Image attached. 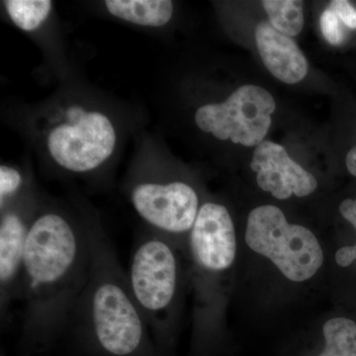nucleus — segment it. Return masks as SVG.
<instances>
[{
  "mask_svg": "<svg viewBox=\"0 0 356 356\" xmlns=\"http://www.w3.org/2000/svg\"><path fill=\"white\" fill-rule=\"evenodd\" d=\"M321 30L325 39L334 46L343 41L344 34L341 20L330 7H327L321 16Z\"/></svg>",
  "mask_w": 356,
  "mask_h": 356,
  "instance_id": "nucleus-18",
  "label": "nucleus"
},
{
  "mask_svg": "<svg viewBox=\"0 0 356 356\" xmlns=\"http://www.w3.org/2000/svg\"><path fill=\"white\" fill-rule=\"evenodd\" d=\"M90 266L88 231L76 215L56 203L41 206L28 236L20 300V344L26 353L49 350L70 327Z\"/></svg>",
  "mask_w": 356,
  "mask_h": 356,
  "instance_id": "nucleus-1",
  "label": "nucleus"
},
{
  "mask_svg": "<svg viewBox=\"0 0 356 356\" xmlns=\"http://www.w3.org/2000/svg\"><path fill=\"white\" fill-rule=\"evenodd\" d=\"M325 346L318 356H356V321L332 318L323 327Z\"/></svg>",
  "mask_w": 356,
  "mask_h": 356,
  "instance_id": "nucleus-13",
  "label": "nucleus"
},
{
  "mask_svg": "<svg viewBox=\"0 0 356 356\" xmlns=\"http://www.w3.org/2000/svg\"><path fill=\"white\" fill-rule=\"evenodd\" d=\"M127 277L161 356H165L178 300L180 266L172 238L147 228L134 243Z\"/></svg>",
  "mask_w": 356,
  "mask_h": 356,
  "instance_id": "nucleus-3",
  "label": "nucleus"
},
{
  "mask_svg": "<svg viewBox=\"0 0 356 356\" xmlns=\"http://www.w3.org/2000/svg\"><path fill=\"white\" fill-rule=\"evenodd\" d=\"M329 7L346 27L356 30V8L350 1L334 0Z\"/></svg>",
  "mask_w": 356,
  "mask_h": 356,
  "instance_id": "nucleus-19",
  "label": "nucleus"
},
{
  "mask_svg": "<svg viewBox=\"0 0 356 356\" xmlns=\"http://www.w3.org/2000/svg\"><path fill=\"white\" fill-rule=\"evenodd\" d=\"M104 4L114 17L143 27H163L173 15L170 0H107Z\"/></svg>",
  "mask_w": 356,
  "mask_h": 356,
  "instance_id": "nucleus-12",
  "label": "nucleus"
},
{
  "mask_svg": "<svg viewBox=\"0 0 356 356\" xmlns=\"http://www.w3.org/2000/svg\"><path fill=\"white\" fill-rule=\"evenodd\" d=\"M188 245L199 275L215 276L229 269L236 254L235 226L229 210L216 202L202 204Z\"/></svg>",
  "mask_w": 356,
  "mask_h": 356,
  "instance_id": "nucleus-9",
  "label": "nucleus"
},
{
  "mask_svg": "<svg viewBox=\"0 0 356 356\" xmlns=\"http://www.w3.org/2000/svg\"><path fill=\"white\" fill-rule=\"evenodd\" d=\"M44 147L53 163L74 175L99 170L113 156L118 134L102 110L70 103L60 110L44 131Z\"/></svg>",
  "mask_w": 356,
  "mask_h": 356,
  "instance_id": "nucleus-4",
  "label": "nucleus"
},
{
  "mask_svg": "<svg viewBox=\"0 0 356 356\" xmlns=\"http://www.w3.org/2000/svg\"><path fill=\"white\" fill-rule=\"evenodd\" d=\"M261 3L274 29L290 38L301 33L304 27L303 2L264 0Z\"/></svg>",
  "mask_w": 356,
  "mask_h": 356,
  "instance_id": "nucleus-14",
  "label": "nucleus"
},
{
  "mask_svg": "<svg viewBox=\"0 0 356 356\" xmlns=\"http://www.w3.org/2000/svg\"><path fill=\"white\" fill-rule=\"evenodd\" d=\"M250 168L257 173L262 191L280 200L292 195L305 197L317 189L315 177L293 161L284 147L270 140H264L255 147Z\"/></svg>",
  "mask_w": 356,
  "mask_h": 356,
  "instance_id": "nucleus-10",
  "label": "nucleus"
},
{
  "mask_svg": "<svg viewBox=\"0 0 356 356\" xmlns=\"http://www.w3.org/2000/svg\"><path fill=\"white\" fill-rule=\"evenodd\" d=\"M22 172L13 166H0V209H3L9 204L22 196L31 188Z\"/></svg>",
  "mask_w": 356,
  "mask_h": 356,
  "instance_id": "nucleus-16",
  "label": "nucleus"
},
{
  "mask_svg": "<svg viewBox=\"0 0 356 356\" xmlns=\"http://www.w3.org/2000/svg\"><path fill=\"white\" fill-rule=\"evenodd\" d=\"M346 166L348 172L356 178V145L351 147L346 156Z\"/></svg>",
  "mask_w": 356,
  "mask_h": 356,
  "instance_id": "nucleus-20",
  "label": "nucleus"
},
{
  "mask_svg": "<svg viewBox=\"0 0 356 356\" xmlns=\"http://www.w3.org/2000/svg\"><path fill=\"white\" fill-rule=\"evenodd\" d=\"M42 201L31 187L0 209V314L1 321L16 300H20L23 261L28 236Z\"/></svg>",
  "mask_w": 356,
  "mask_h": 356,
  "instance_id": "nucleus-8",
  "label": "nucleus"
},
{
  "mask_svg": "<svg viewBox=\"0 0 356 356\" xmlns=\"http://www.w3.org/2000/svg\"><path fill=\"white\" fill-rule=\"evenodd\" d=\"M339 214L353 227L355 241L353 245H343L337 250L334 259L337 266L348 268L355 264L356 269V197L344 199L339 206Z\"/></svg>",
  "mask_w": 356,
  "mask_h": 356,
  "instance_id": "nucleus-17",
  "label": "nucleus"
},
{
  "mask_svg": "<svg viewBox=\"0 0 356 356\" xmlns=\"http://www.w3.org/2000/svg\"><path fill=\"white\" fill-rule=\"evenodd\" d=\"M273 96L261 86L245 84L225 102L202 105L195 112V124L218 140L245 147L264 142L275 111Z\"/></svg>",
  "mask_w": 356,
  "mask_h": 356,
  "instance_id": "nucleus-7",
  "label": "nucleus"
},
{
  "mask_svg": "<svg viewBox=\"0 0 356 356\" xmlns=\"http://www.w3.org/2000/svg\"><path fill=\"white\" fill-rule=\"evenodd\" d=\"M127 195L147 228L172 240L189 236L201 207L197 192L191 184L168 179L154 168L134 173L127 184Z\"/></svg>",
  "mask_w": 356,
  "mask_h": 356,
  "instance_id": "nucleus-6",
  "label": "nucleus"
},
{
  "mask_svg": "<svg viewBox=\"0 0 356 356\" xmlns=\"http://www.w3.org/2000/svg\"><path fill=\"white\" fill-rule=\"evenodd\" d=\"M79 212L88 231L90 266L70 318L77 343L90 356H161L99 218L89 208Z\"/></svg>",
  "mask_w": 356,
  "mask_h": 356,
  "instance_id": "nucleus-2",
  "label": "nucleus"
},
{
  "mask_svg": "<svg viewBox=\"0 0 356 356\" xmlns=\"http://www.w3.org/2000/svg\"><path fill=\"white\" fill-rule=\"evenodd\" d=\"M245 243L294 282L310 280L324 261L320 243L310 229L289 224L282 211L273 205L250 213Z\"/></svg>",
  "mask_w": 356,
  "mask_h": 356,
  "instance_id": "nucleus-5",
  "label": "nucleus"
},
{
  "mask_svg": "<svg viewBox=\"0 0 356 356\" xmlns=\"http://www.w3.org/2000/svg\"><path fill=\"white\" fill-rule=\"evenodd\" d=\"M7 15L13 24L25 32L38 29L48 19L53 9L49 0H7L3 2Z\"/></svg>",
  "mask_w": 356,
  "mask_h": 356,
  "instance_id": "nucleus-15",
  "label": "nucleus"
},
{
  "mask_svg": "<svg viewBox=\"0 0 356 356\" xmlns=\"http://www.w3.org/2000/svg\"><path fill=\"white\" fill-rule=\"evenodd\" d=\"M255 42L262 62L274 77L288 84L298 83L308 72V62L290 37L262 21L255 28Z\"/></svg>",
  "mask_w": 356,
  "mask_h": 356,
  "instance_id": "nucleus-11",
  "label": "nucleus"
}]
</instances>
